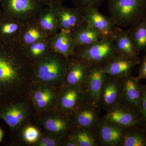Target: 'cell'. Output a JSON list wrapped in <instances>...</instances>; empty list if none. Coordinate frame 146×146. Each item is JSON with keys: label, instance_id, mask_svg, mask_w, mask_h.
Wrapping results in <instances>:
<instances>
[{"label": "cell", "instance_id": "1", "mask_svg": "<svg viewBox=\"0 0 146 146\" xmlns=\"http://www.w3.org/2000/svg\"><path fill=\"white\" fill-rule=\"evenodd\" d=\"M33 74V62L19 41L0 43V108L26 100Z\"/></svg>", "mask_w": 146, "mask_h": 146}, {"label": "cell", "instance_id": "2", "mask_svg": "<svg viewBox=\"0 0 146 146\" xmlns=\"http://www.w3.org/2000/svg\"><path fill=\"white\" fill-rule=\"evenodd\" d=\"M68 58L51 51L33 63L34 83L44 84L60 88L63 85Z\"/></svg>", "mask_w": 146, "mask_h": 146}, {"label": "cell", "instance_id": "3", "mask_svg": "<svg viewBox=\"0 0 146 146\" xmlns=\"http://www.w3.org/2000/svg\"><path fill=\"white\" fill-rule=\"evenodd\" d=\"M110 16L119 27L130 28L146 16V0H108Z\"/></svg>", "mask_w": 146, "mask_h": 146}, {"label": "cell", "instance_id": "4", "mask_svg": "<svg viewBox=\"0 0 146 146\" xmlns=\"http://www.w3.org/2000/svg\"><path fill=\"white\" fill-rule=\"evenodd\" d=\"M118 53L113 39L104 38L90 44L76 48L72 56L102 68Z\"/></svg>", "mask_w": 146, "mask_h": 146}, {"label": "cell", "instance_id": "5", "mask_svg": "<svg viewBox=\"0 0 146 146\" xmlns=\"http://www.w3.org/2000/svg\"><path fill=\"white\" fill-rule=\"evenodd\" d=\"M2 16L22 23L36 21L43 6L37 0H2Z\"/></svg>", "mask_w": 146, "mask_h": 146}, {"label": "cell", "instance_id": "6", "mask_svg": "<svg viewBox=\"0 0 146 146\" xmlns=\"http://www.w3.org/2000/svg\"><path fill=\"white\" fill-rule=\"evenodd\" d=\"M59 89L44 84L33 83L30 96L37 112L46 114L56 109Z\"/></svg>", "mask_w": 146, "mask_h": 146}, {"label": "cell", "instance_id": "7", "mask_svg": "<svg viewBox=\"0 0 146 146\" xmlns=\"http://www.w3.org/2000/svg\"><path fill=\"white\" fill-rule=\"evenodd\" d=\"M30 105L27 101L10 104L0 108V119L4 121L11 132L22 129L30 115Z\"/></svg>", "mask_w": 146, "mask_h": 146}, {"label": "cell", "instance_id": "8", "mask_svg": "<svg viewBox=\"0 0 146 146\" xmlns=\"http://www.w3.org/2000/svg\"><path fill=\"white\" fill-rule=\"evenodd\" d=\"M103 117L125 129L143 125L139 113L122 102L106 110Z\"/></svg>", "mask_w": 146, "mask_h": 146}, {"label": "cell", "instance_id": "9", "mask_svg": "<svg viewBox=\"0 0 146 146\" xmlns=\"http://www.w3.org/2000/svg\"><path fill=\"white\" fill-rule=\"evenodd\" d=\"M86 102L85 88L63 86L59 89L56 109L70 116Z\"/></svg>", "mask_w": 146, "mask_h": 146}, {"label": "cell", "instance_id": "10", "mask_svg": "<svg viewBox=\"0 0 146 146\" xmlns=\"http://www.w3.org/2000/svg\"><path fill=\"white\" fill-rule=\"evenodd\" d=\"M122 78L106 74L100 95V108L106 111L122 102Z\"/></svg>", "mask_w": 146, "mask_h": 146}, {"label": "cell", "instance_id": "11", "mask_svg": "<svg viewBox=\"0 0 146 146\" xmlns=\"http://www.w3.org/2000/svg\"><path fill=\"white\" fill-rule=\"evenodd\" d=\"M91 66L87 61L72 56L68 58L63 86L85 88Z\"/></svg>", "mask_w": 146, "mask_h": 146}, {"label": "cell", "instance_id": "12", "mask_svg": "<svg viewBox=\"0 0 146 146\" xmlns=\"http://www.w3.org/2000/svg\"><path fill=\"white\" fill-rule=\"evenodd\" d=\"M46 114L40 119L39 122L44 128L46 132L64 137L73 128L72 123L70 116L56 108Z\"/></svg>", "mask_w": 146, "mask_h": 146}, {"label": "cell", "instance_id": "13", "mask_svg": "<svg viewBox=\"0 0 146 146\" xmlns=\"http://www.w3.org/2000/svg\"><path fill=\"white\" fill-rule=\"evenodd\" d=\"M125 128L101 118L96 128L101 146H121Z\"/></svg>", "mask_w": 146, "mask_h": 146}, {"label": "cell", "instance_id": "14", "mask_svg": "<svg viewBox=\"0 0 146 146\" xmlns=\"http://www.w3.org/2000/svg\"><path fill=\"white\" fill-rule=\"evenodd\" d=\"M60 31L70 33L76 28L86 22L82 11L75 7L68 8L58 5L53 7Z\"/></svg>", "mask_w": 146, "mask_h": 146}, {"label": "cell", "instance_id": "15", "mask_svg": "<svg viewBox=\"0 0 146 146\" xmlns=\"http://www.w3.org/2000/svg\"><path fill=\"white\" fill-rule=\"evenodd\" d=\"M99 108L87 101L78 108L70 115L73 127L96 129L99 122Z\"/></svg>", "mask_w": 146, "mask_h": 146}, {"label": "cell", "instance_id": "16", "mask_svg": "<svg viewBox=\"0 0 146 146\" xmlns=\"http://www.w3.org/2000/svg\"><path fill=\"white\" fill-rule=\"evenodd\" d=\"M86 23L96 29L103 38L112 39L117 26L110 16H107L100 13L98 9L90 8L83 11Z\"/></svg>", "mask_w": 146, "mask_h": 146}, {"label": "cell", "instance_id": "17", "mask_svg": "<svg viewBox=\"0 0 146 146\" xmlns=\"http://www.w3.org/2000/svg\"><path fill=\"white\" fill-rule=\"evenodd\" d=\"M140 63L118 53L102 68V71L108 75L124 78L131 75L133 69Z\"/></svg>", "mask_w": 146, "mask_h": 146}, {"label": "cell", "instance_id": "18", "mask_svg": "<svg viewBox=\"0 0 146 146\" xmlns=\"http://www.w3.org/2000/svg\"><path fill=\"white\" fill-rule=\"evenodd\" d=\"M123 80L122 102L129 106L139 113L143 89L137 77L128 76Z\"/></svg>", "mask_w": 146, "mask_h": 146}, {"label": "cell", "instance_id": "19", "mask_svg": "<svg viewBox=\"0 0 146 146\" xmlns=\"http://www.w3.org/2000/svg\"><path fill=\"white\" fill-rule=\"evenodd\" d=\"M106 75L102 68L91 66L85 87L86 101L99 108L100 95Z\"/></svg>", "mask_w": 146, "mask_h": 146}, {"label": "cell", "instance_id": "20", "mask_svg": "<svg viewBox=\"0 0 146 146\" xmlns=\"http://www.w3.org/2000/svg\"><path fill=\"white\" fill-rule=\"evenodd\" d=\"M112 39L118 53L141 62V58L136 53L127 30L124 31L117 27L114 32Z\"/></svg>", "mask_w": 146, "mask_h": 146}, {"label": "cell", "instance_id": "21", "mask_svg": "<svg viewBox=\"0 0 146 146\" xmlns=\"http://www.w3.org/2000/svg\"><path fill=\"white\" fill-rule=\"evenodd\" d=\"M23 23L13 18L0 19V43L19 41Z\"/></svg>", "mask_w": 146, "mask_h": 146}, {"label": "cell", "instance_id": "22", "mask_svg": "<svg viewBox=\"0 0 146 146\" xmlns=\"http://www.w3.org/2000/svg\"><path fill=\"white\" fill-rule=\"evenodd\" d=\"M70 33L76 48L90 44L104 38L99 32L86 23L76 28Z\"/></svg>", "mask_w": 146, "mask_h": 146}, {"label": "cell", "instance_id": "23", "mask_svg": "<svg viewBox=\"0 0 146 146\" xmlns=\"http://www.w3.org/2000/svg\"><path fill=\"white\" fill-rule=\"evenodd\" d=\"M50 38L52 51L63 55L67 58L74 54L76 46L70 32L60 31Z\"/></svg>", "mask_w": 146, "mask_h": 146}, {"label": "cell", "instance_id": "24", "mask_svg": "<svg viewBox=\"0 0 146 146\" xmlns=\"http://www.w3.org/2000/svg\"><path fill=\"white\" fill-rule=\"evenodd\" d=\"M48 38L37 21L23 23L19 42L23 46Z\"/></svg>", "mask_w": 146, "mask_h": 146}, {"label": "cell", "instance_id": "25", "mask_svg": "<svg viewBox=\"0 0 146 146\" xmlns=\"http://www.w3.org/2000/svg\"><path fill=\"white\" fill-rule=\"evenodd\" d=\"M69 134L78 146H101L96 129L74 127Z\"/></svg>", "mask_w": 146, "mask_h": 146}, {"label": "cell", "instance_id": "26", "mask_svg": "<svg viewBox=\"0 0 146 146\" xmlns=\"http://www.w3.org/2000/svg\"><path fill=\"white\" fill-rule=\"evenodd\" d=\"M36 21L44 30L48 38H52L58 33L59 29L53 7H43Z\"/></svg>", "mask_w": 146, "mask_h": 146}, {"label": "cell", "instance_id": "27", "mask_svg": "<svg viewBox=\"0 0 146 146\" xmlns=\"http://www.w3.org/2000/svg\"><path fill=\"white\" fill-rule=\"evenodd\" d=\"M127 30L137 54L146 53V16Z\"/></svg>", "mask_w": 146, "mask_h": 146}, {"label": "cell", "instance_id": "28", "mask_svg": "<svg viewBox=\"0 0 146 146\" xmlns=\"http://www.w3.org/2000/svg\"><path fill=\"white\" fill-rule=\"evenodd\" d=\"M24 47L27 55L33 63L51 51L50 38H48Z\"/></svg>", "mask_w": 146, "mask_h": 146}, {"label": "cell", "instance_id": "29", "mask_svg": "<svg viewBox=\"0 0 146 146\" xmlns=\"http://www.w3.org/2000/svg\"><path fill=\"white\" fill-rule=\"evenodd\" d=\"M121 146H146V136L142 126L125 129Z\"/></svg>", "mask_w": 146, "mask_h": 146}, {"label": "cell", "instance_id": "30", "mask_svg": "<svg viewBox=\"0 0 146 146\" xmlns=\"http://www.w3.org/2000/svg\"><path fill=\"white\" fill-rule=\"evenodd\" d=\"M63 137L54 133H46L41 134L39 140L34 144L36 146H60Z\"/></svg>", "mask_w": 146, "mask_h": 146}, {"label": "cell", "instance_id": "31", "mask_svg": "<svg viewBox=\"0 0 146 146\" xmlns=\"http://www.w3.org/2000/svg\"><path fill=\"white\" fill-rule=\"evenodd\" d=\"M38 129L32 125H27L23 128L22 135L23 139L26 143L33 145L36 143L41 136Z\"/></svg>", "mask_w": 146, "mask_h": 146}, {"label": "cell", "instance_id": "32", "mask_svg": "<svg viewBox=\"0 0 146 146\" xmlns=\"http://www.w3.org/2000/svg\"><path fill=\"white\" fill-rule=\"evenodd\" d=\"M76 8L82 11L90 8H97L108 0H71Z\"/></svg>", "mask_w": 146, "mask_h": 146}, {"label": "cell", "instance_id": "33", "mask_svg": "<svg viewBox=\"0 0 146 146\" xmlns=\"http://www.w3.org/2000/svg\"><path fill=\"white\" fill-rule=\"evenodd\" d=\"M142 89L143 94L139 113L143 125L146 123V84H142Z\"/></svg>", "mask_w": 146, "mask_h": 146}, {"label": "cell", "instance_id": "34", "mask_svg": "<svg viewBox=\"0 0 146 146\" xmlns=\"http://www.w3.org/2000/svg\"><path fill=\"white\" fill-rule=\"evenodd\" d=\"M137 77L139 80L146 79V54L141 63L138 75Z\"/></svg>", "mask_w": 146, "mask_h": 146}, {"label": "cell", "instance_id": "35", "mask_svg": "<svg viewBox=\"0 0 146 146\" xmlns=\"http://www.w3.org/2000/svg\"><path fill=\"white\" fill-rule=\"evenodd\" d=\"M42 5L50 7H54L58 5L62 4L64 0H37Z\"/></svg>", "mask_w": 146, "mask_h": 146}, {"label": "cell", "instance_id": "36", "mask_svg": "<svg viewBox=\"0 0 146 146\" xmlns=\"http://www.w3.org/2000/svg\"><path fill=\"white\" fill-rule=\"evenodd\" d=\"M60 146H78L74 140L69 133L64 136L61 141Z\"/></svg>", "mask_w": 146, "mask_h": 146}, {"label": "cell", "instance_id": "37", "mask_svg": "<svg viewBox=\"0 0 146 146\" xmlns=\"http://www.w3.org/2000/svg\"><path fill=\"white\" fill-rule=\"evenodd\" d=\"M4 132L2 129L0 128V143L2 141L3 137Z\"/></svg>", "mask_w": 146, "mask_h": 146}, {"label": "cell", "instance_id": "38", "mask_svg": "<svg viewBox=\"0 0 146 146\" xmlns=\"http://www.w3.org/2000/svg\"><path fill=\"white\" fill-rule=\"evenodd\" d=\"M142 127L144 131V133H145L146 136V123L142 126Z\"/></svg>", "mask_w": 146, "mask_h": 146}, {"label": "cell", "instance_id": "39", "mask_svg": "<svg viewBox=\"0 0 146 146\" xmlns=\"http://www.w3.org/2000/svg\"><path fill=\"white\" fill-rule=\"evenodd\" d=\"M2 17V12L1 9V8H0V19H1V18Z\"/></svg>", "mask_w": 146, "mask_h": 146}, {"label": "cell", "instance_id": "40", "mask_svg": "<svg viewBox=\"0 0 146 146\" xmlns=\"http://www.w3.org/2000/svg\"><path fill=\"white\" fill-rule=\"evenodd\" d=\"M2 0H0V4H1V2Z\"/></svg>", "mask_w": 146, "mask_h": 146}]
</instances>
